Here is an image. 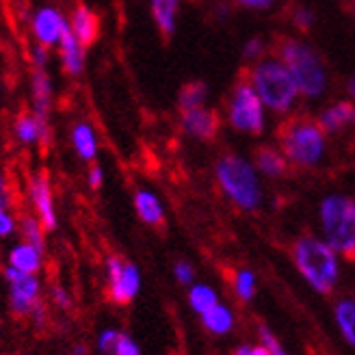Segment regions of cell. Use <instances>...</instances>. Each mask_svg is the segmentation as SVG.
<instances>
[{
    "label": "cell",
    "instance_id": "15",
    "mask_svg": "<svg viewBox=\"0 0 355 355\" xmlns=\"http://www.w3.org/2000/svg\"><path fill=\"white\" fill-rule=\"evenodd\" d=\"M325 135H336L355 123V104L353 102H336L318 117Z\"/></svg>",
    "mask_w": 355,
    "mask_h": 355
},
{
    "label": "cell",
    "instance_id": "40",
    "mask_svg": "<svg viewBox=\"0 0 355 355\" xmlns=\"http://www.w3.org/2000/svg\"><path fill=\"white\" fill-rule=\"evenodd\" d=\"M252 355H271V351L262 349V347H256V349H252Z\"/></svg>",
    "mask_w": 355,
    "mask_h": 355
},
{
    "label": "cell",
    "instance_id": "26",
    "mask_svg": "<svg viewBox=\"0 0 355 355\" xmlns=\"http://www.w3.org/2000/svg\"><path fill=\"white\" fill-rule=\"evenodd\" d=\"M215 304H217V297H215V293H212L208 286H195L191 291V306L198 310L200 314L210 310Z\"/></svg>",
    "mask_w": 355,
    "mask_h": 355
},
{
    "label": "cell",
    "instance_id": "3",
    "mask_svg": "<svg viewBox=\"0 0 355 355\" xmlns=\"http://www.w3.org/2000/svg\"><path fill=\"white\" fill-rule=\"evenodd\" d=\"M293 256L297 262V269L304 273V277L312 286L318 293L329 295L336 284V277H338V266H336L331 245L312 236H304L295 243Z\"/></svg>",
    "mask_w": 355,
    "mask_h": 355
},
{
    "label": "cell",
    "instance_id": "38",
    "mask_svg": "<svg viewBox=\"0 0 355 355\" xmlns=\"http://www.w3.org/2000/svg\"><path fill=\"white\" fill-rule=\"evenodd\" d=\"M100 184H102V169L92 167V171H89V187L96 191V189H100Z\"/></svg>",
    "mask_w": 355,
    "mask_h": 355
},
{
    "label": "cell",
    "instance_id": "34",
    "mask_svg": "<svg viewBox=\"0 0 355 355\" xmlns=\"http://www.w3.org/2000/svg\"><path fill=\"white\" fill-rule=\"evenodd\" d=\"M175 277H178V282L189 284V282L193 279V269H191V264H187V262H178V264H175Z\"/></svg>",
    "mask_w": 355,
    "mask_h": 355
},
{
    "label": "cell",
    "instance_id": "25",
    "mask_svg": "<svg viewBox=\"0 0 355 355\" xmlns=\"http://www.w3.org/2000/svg\"><path fill=\"white\" fill-rule=\"evenodd\" d=\"M336 321H338L345 338L355 345V301H343L336 310Z\"/></svg>",
    "mask_w": 355,
    "mask_h": 355
},
{
    "label": "cell",
    "instance_id": "43",
    "mask_svg": "<svg viewBox=\"0 0 355 355\" xmlns=\"http://www.w3.org/2000/svg\"><path fill=\"white\" fill-rule=\"evenodd\" d=\"M353 15H355V9H353Z\"/></svg>",
    "mask_w": 355,
    "mask_h": 355
},
{
    "label": "cell",
    "instance_id": "1",
    "mask_svg": "<svg viewBox=\"0 0 355 355\" xmlns=\"http://www.w3.org/2000/svg\"><path fill=\"white\" fill-rule=\"evenodd\" d=\"M279 150L295 167H312L321 161L325 148V130L310 113H295L275 128Z\"/></svg>",
    "mask_w": 355,
    "mask_h": 355
},
{
    "label": "cell",
    "instance_id": "27",
    "mask_svg": "<svg viewBox=\"0 0 355 355\" xmlns=\"http://www.w3.org/2000/svg\"><path fill=\"white\" fill-rule=\"evenodd\" d=\"M22 236L26 239V243H31V245L37 247V250H44L42 221L33 219V217H24V219H22Z\"/></svg>",
    "mask_w": 355,
    "mask_h": 355
},
{
    "label": "cell",
    "instance_id": "21",
    "mask_svg": "<svg viewBox=\"0 0 355 355\" xmlns=\"http://www.w3.org/2000/svg\"><path fill=\"white\" fill-rule=\"evenodd\" d=\"M135 206H137L139 217L144 219L146 223H150V225H163L165 217H163L161 202H158L150 191H137Z\"/></svg>",
    "mask_w": 355,
    "mask_h": 355
},
{
    "label": "cell",
    "instance_id": "16",
    "mask_svg": "<svg viewBox=\"0 0 355 355\" xmlns=\"http://www.w3.org/2000/svg\"><path fill=\"white\" fill-rule=\"evenodd\" d=\"M59 46H61V61L67 74H80L83 72V46L76 40V35L72 31V26H63L61 37H59Z\"/></svg>",
    "mask_w": 355,
    "mask_h": 355
},
{
    "label": "cell",
    "instance_id": "36",
    "mask_svg": "<svg viewBox=\"0 0 355 355\" xmlns=\"http://www.w3.org/2000/svg\"><path fill=\"white\" fill-rule=\"evenodd\" d=\"M260 52H262V42H260L258 37H254L250 44L245 46V57H247V59H256V57H260Z\"/></svg>",
    "mask_w": 355,
    "mask_h": 355
},
{
    "label": "cell",
    "instance_id": "28",
    "mask_svg": "<svg viewBox=\"0 0 355 355\" xmlns=\"http://www.w3.org/2000/svg\"><path fill=\"white\" fill-rule=\"evenodd\" d=\"M291 24H295L301 33H308L312 28V22H314V15L304 9V7H293V13L288 15Z\"/></svg>",
    "mask_w": 355,
    "mask_h": 355
},
{
    "label": "cell",
    "instance_id": "41",
    "mask_svg": "<svg viewBox=\"0 0 355 355\" xmlns=\"http://www.w3.org/2000/svg\"><path fill=\"white\" fill-rule=\"evenodd\" d=\"M236 355H252V349H247V347H241V349L236 351Z\"/></svg>",
    "mask_w": 355,
    "mask_h": 355
},
{
    "label": "cell",
    "instance_id": "13",
    "mask_svg": "<svg viewBox=\"0 0 355 355\" xmlns=\"http://www.w3.org/2000/svg\"><path fill=\"white\" fill-rule=\"evenodd\" d=\"M72 31L76 35V40L80 42V46L89 48L100 37V17L87 5L78 3L72 13Z\"/></svg>",
    "mask_w": 355,
    "mask_h": 355
},
{
    "label": "cell",
    "instance_id": "24",
    "mask_svg": "<svg viewBox=\"0 0 355 355\" xmlns=\"http://www.w3.org/2000/svg\"><path fill=\"white\" fill-rule=\"evenodd\" d=\"M202 316H204L206 327L215 334H225V331H230V327H232V314L219 304H215L210 310H206Z\"/></svg>",
    "mask_w": 355,
    "mask_h": 355
},
{
    "label": "cell",
    "instance_id": "33",
    "mask_svg": "<svg viewBox=\"0 0 355 355\" xmlns=\"http://www.w3.org/2000/svg\"><path fill=\"white\" fill-rule=\"evenodd\" d=\"M13 227H15L13 217L7 210H0V236H9L13 232Z\"/></svg>",
    "mask_w": 355,
    "mask_h": 355
},
{
    "label": "cell",
    "instance_id": "4",
    "mask_svg": "<svg viewBox=\"0 0 355 355\" xmlns=\"http://www.w3.org/2000/svg\"><path fill=\"white\" fill-rule=\"evenodd\" d=\"M321 219L331 250L355 262V202L340 195L327 198L321 206Z\"/></svg>",
    "mask_w": 355,
    "mask_h": 355
},
{
    "label": "cell",
    "instance_id": "7",
    "mask_svg": "<svg viewBox=\"0 0 355 355\" xmlns=\"http://www.w3.org/2000/svg\"><path fill=\"white\" fill-rule=\"evenodd\" d=\"M230 123L247 135H260L264 119H262V106L256 87L252 85V69L243 67L234 89H232V102H230Z\"/></svg>",
    "mask_w": 355,
    "mask_h": 355
},
{
    "label": "cell",
    "instance_id": "19",
    "mask_svg": "<svg viewBox=\"0 0 355 355\" xmlns=\"http://www.w3.org/2000/svg\"><path fill=\"white\" fill-rule=\"evenodd\" d=\"M50 80L46 76V72L37 69L33 76V104H35V115L42 123H48V109H50Z\"/></svg>",
    "mask_w": 355,
    "mask_h": 355
},
{
    "label": "cell",
    "instance_id": "39",
    "mask_svg": "<svg viewBox=\"0 0 355 355\" xmlns=\"http://www.w3.org/2000/svg\"><path fill=\"white\" fill-rule=\"evenodd\" d=\"M55 301L61 306V308H67L69 306V297L63 288H55Z\"/></svg>",
    "mask_w": 355,
    "mask_h": 355
},
{
    "label": "cell",
    "instance_id": "6",
    "mask_svg": "<svg viewBox=\"0 0 355 355\" xmlns=\"http://www.w3.org/2000/svg\"><path fill=\"white\" fill-rule=\"evenodd\" d=\"M217 178L221 189L232 198L241 208L254 210L260 204V187L254 175V169L247 165L241 156L225 154L217 163Z\"/></svg>",
    "mask_w": 355,
    "mask_h": 355
},
{
    "label": "cell",
    "instance_id": "12",
    "mask_svg": "<svg viewBox=\"0 0 355 355\" xmlns=\"http://www.w3.org/2000/svg\"><path fill=\"white\" fill-rule=\"evenodd\" d=\"M254 163L262 173L271 178H288L295 173V165L284 156V152H277L269 146L254 148Z\"/></svg>",
    "mask_w": 355,
    "mask_h": 355
},
{
    "label": "cell",
    "instance_id": "2",
    "mask_svg": "<svg viewBox=\"0 0 355 355\" xmlns=\"http://www.w3.org/2000/svg\"><path fill=\"white\" fill-rule=\"evenodd\" d=\"M271 50H273V55L288 67L297 89L306 98H314L318 94H323L325 69L312 48H308L306 44H301L293 37H286V35H277L271 44Z\"/></svg>",
    "mask_w": 355,
    "mask_h": 355
},
{
    "label": "cell",
    "instance_id": "10",
    "mask_svg": "<svg viewBox=\"0 0 355 355\" xmlns=\"http://www.w3.org/2000/svg\"><path fill=\"white\" fill-rule=\"evenodd\" d=\"M182 128L202 141H215L221 130V115L215 109H189L182 111Z\"/></svg>",
    "mask_w": 355,
    "mask_h": 355
},
{
    "label": "cell",
    "instance_id": "37",
    "mask_svg": "<svg viewBox=\"0 0 355 355\" xmlns=\"http://www.w3.org/2000/svg\"><path fill=\"white\" fill-rule=\"evenodd\" d=\"M234 3L243 7H252V9H266L273 5V0H234Z\"/></svg>",
    "mask_w": 355,
    "mask_h": 355
},
{
    "label": "cell",
    "instance_id": "31",
    "mask_svg": "<svg viewBox=\"0 0 355 355\" xmlns=\"http://www.w3.org/2000/svg\"><path fill=\"white\" fill-rule=\"evenodd\" d=\"M117 338H119V334L117 331H113V329H109V331H104L102 336H100V349L102 351H106V353H111L113 349H115V345H117Z\"/></svg>",
    "mask_w": 355,
    "mask_h": 355
},
{
    "label": "cell",
    "instance_id": "18",
    "mask_svg": "<svg viewBox=\"0 0 355 355\" xmlns=\"http://www.w3.org/2000/svg\"><path fill=\"white\" fill-rule=\"evenodd\" d=\"M9 262L15 269H20L24 273H37L42 266V250H37L31 243H22L11 250L9 254Z\"/></svg>",
    "mask_w": 355,
    "mask_h": 355
},
{
    "label": "cell",
    "instance_id": "29",
    "mask_svg": "<svg viewBox=\"0 0 355 355\" xmlns=\"http://www.w3.org/2000/svg\"><path fill=\"white\" fill-rule=\"evenodd\" d=\"M236 293L245 301L254 297V275L250 271H241L236 275Z\"/></svg>",
    "mask_w": 355,
    "mask_h": 355
},
{
    "label": "cell",
    "instance_id": "9",
    "mask_svg": "<svg viewBox=\"0 0 355 355\" xmlns=\"http://www.w3.org/2000/svg\"><path fill=\"white\" fill-rule=\"evenodd\" d=\"M109 284L111 297L117 304H130L135 295L139 293V271L130 262H123L119 258L109 260Z\"/></svg>",
    "mask_w": 355,
    "mask_h": 355
},
{
    "label": "cell",
    "instance_id": "11",
    "mask_svg": "<svg viewBox=\"0 0 355 355\" xmlns=\"http://www.w3.org/2000/svg\"><path fill=\"white\" fill-rule=\"evenodd\" d=\"M31 198L33 204L37 208L40 221L46 230H55L57 227V215H55V206H52V191L50 182L44 173H37L31 182Z\"/></svg>",
    "mask_w": 355,
    "mask_h": 355
},
{
    "label": "cell",
    "instance_id": "42",
    "mask_svg": "<svg viewBox=\"0 0 355 355\" xmlns=\"http://www.w3.org/2000/svg\"><path fill=\"white\" fill-rule=\"evenodd\" d=\"M349 92H351V96L355 98V76H353V78L349 80Z\"/></svg>",
    "mask_w": 355,
    "mask_h": 355
},
{
    "label": "cell",
    "instance_id": "32",
    "mask_svg": "<svg viewBox=\"0 0 355 355\" xmlns=\"http://www.w3.org/2000/svg\"><path fill=\"white\" fill-rule=\"evenodd\" d=\"M260 334H262V340L266 343V347H269V351H271V355H286L282 351V347H279V343L275 340V336L269 331V329H260Z\"/></svg>",
    "mask_w": 355,
    "mask_h": 355
},
{
    "label": "cell",
    "instance_id": "5",
    "mask_svg": "<svg viewBox=\"0 0 355 355\" xmlns=\"http://www.w3.org/2000/svg\"><path fill=\"white\" fill-rule=\"evenodd\" d=\"M252 83L260 100L273 111H288L299 92L288 67L277 61H262L252 67Z\"/></svg>",
    "mask_w": 355,
    "mask_h": 355
},
{
    "label": "cell",
    "instance_id": "20",
    "mask_svg": "<svg viewBox=\"0 0 355 355\" xmlns=\"http://www.w3.org/2000/svg\"><path fill=\"white\" fill-rule=\"evenodd\" d=\"M175 13L178 0H152V15L165 40H169L175 31Z\"/></svg>",
    "mask_w": 355,
    "mask_h": 355
},
{
    "label": "cell",
    "instance_id": "22",
    "mask_svg": "<svg viewBox=\"0 0 355 355\" xmlns=\"http://www.w3.org/2000/svg\"><path fill=\"white\" fill-rule=\"evenodd\" d=\"M208 89L202 80H191L187 85H182L180 96H178V104H180V111H189V109H198V106L204 104Z\"/></svg>",
    "mask_w": 355,
    "mask_h": 355
},
{
    "label": "cell",
    "instance_id": "17",
    "mask_svg": "<svg viewBox=\"0 0 355 355\" xmlns=\"http://www.w3.org/2000/svg\"><path fill=\"white\" fill-rule=\"evenodd\" d=\"M15 137L22 141V144H35V141H48L50 139V128L48 123H42L37 115L22 113L15 119Z\"/></svg>",
    "mask_w": 355,
    "mask_h": 355
},
{
    "label": "cell",
    "instance_id": "35",
    "mask_svg": "<svg viewBox=\"0 0 355 355\" xmlns=\"http://www.w3.org/2000/svg\"><path fill=\"white\" fill-rule=\"evenodd\" d=\"M11 204V191H9V184L3 175H0V210H7Z\"/></svg>",
    "mask_w": 355,
    "mask_h": 355
},
{
    "label": "cell",
    "instance_id": "23",
    "mask_svg": "<svg viewBox=\"0 0 355 355\" xmlns=\"http://www.w3.org/2000/svg\"><path fill=\"white\" fill-rule=\"evenodd\" d=\"M72 139H74V148L80 154V158L85 161H94L96 158V137L89 123H78V126L72 130Z\"/></svg>",
    "mask_w": 355,
    "mask_h": 355
},
{
    "label": "cell",
    "instance_id": "44",
    "mask_svg": "<svg viewBox=\"0 0 355 355\" xmlns=\"http://www.w3.org/2000/svg\"><path fill=\"white\" fill-rule=\"evenodd\" d=\"M353 3H355V0H353Z\"/></svg>",
    "mask_w": 355,
    "mask_h": 355
},
{
    "label": "cell",
    "instance_id": "14",
    "mask_svg": "<svg viewBox=\"0 0 355 355\" xmlns=\"http://www.w3.org/2000/svg\"><path fill=\"white\" fill-rule=\"evenodd\" d=\"M65 22L63 17L57 9H40L37 15H35V22H33V28H35V35H37V42L48 48L52 44H59V37H61V31H63Z\"/></svg>",
    "mask_w": 355,
    "mask_h": 355
},
{
    "label": "cell",
    "instance_id": "8",
    "mask_svg": "<svg viewBox=\"0 0 355 355\" xmlns=\"http://www.w3.org/2000/svg\"><path fill=\"white\" fill-rule=\"evenodd\" d=\"M5 277L11 284V310L15 314H28L37 308V293H40V282L35 273H24L15 266H9L5 271Z\"/></svg>",
    "mask_w": 355,
    "mask_h": 355
},
{
    "label": "cell",
    "instance_id": "30",
    "mask_svg": "<svg viewBox=\"0 0 355 355\" xmlns=\"http://www.w3.org/2000/svg\"><path fill=\"white\" fill-rule=\"evenodd\" d=\"M113 351H115V355H139V347L128 338V336H121V334H119Z\"/></svg>",
    "mask_w": 355,
    "mask_h": 355
}]
</instances>
